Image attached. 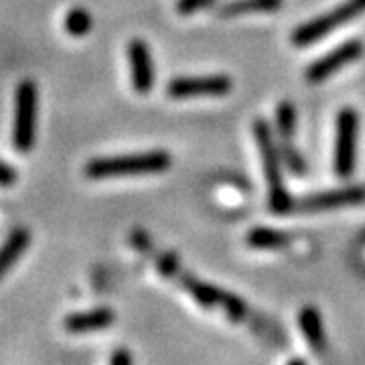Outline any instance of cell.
I'll return each mask as SVG.
<instances>
[{"mask_svg":"<svg viewBox=\"0 0 365 365\" xmlns=\"http://www.w3.org/2000/svg\"><path fill=\"white\" fill-rule=\"evenodd\" d=\"M170 163L173 158L167 150H146V153H134L122 157H98L86 163L83 175L93 181L158 175L169 169Z\"/></svg>","mask_w":365,"mask_h":365,"instance_id":"6da1fadb","label":"cell"},{"mask_svg":"<svg viewBox=\"0 0 365 365\" xmlns=\"http://www.w3.org/2000/svg\"><path fill=\"white\" fill-rule=\"evenodd\" d=\"M254 138L258 144L264 167V177L268 182V207L276 215H282L294 209V199L288 195L284 179H282V157L278 150V143L274 140L272 130L264 118L254 120Z\"/></svg>","mask_w":365,"mask_h":365,"instance_id":"7a4b0ae2","label":"cell"},{"mask_svg":"<svg viewBox=\"0 0 365 365\" xmlns=\"http://www.w3.org/2000/svg\"><path fill=\"white\" fill-rule=\"evenodd\" d=\"M361 14H365V0H345V2L337 4L333 11L319 14V16L297 26L290 35V43L297 47H309L327 35H331L333 31H337L339 26L351 23L353 19H357Z\"/></svg>","mask_w":365,"mask_h":365,"instance_id":"3957f363","label":"cell"},{"mask_svg":"<svg viewBox=\"0 0 365 365\" xmlns=\"http://www.w3.org/2000/svg\"><path fill=\"white\" fill-rule=\"evenodd\" d=\"M37 106L39 91L33 79H23L14 90L13 146L19 153H29L37 136Z\"/></svg>","mask_w":365,"mask_h":365,"instance_id":"277c9868","label":"cell"},{"mask_svg":"<svg viewBox=\"0 0 365 365\" xmlns=\"http://www.w3.org/2000/svg\"><path fill=\"white\" fill-rule=\"evenodd\" d=\"M357 134L359 114L353 108H341L335 118V148H333V170L339 179H349L357 160Z\"/></svg>","mask_w":365,"mask_h":365,"instance_id":"5b68a950","label":"cell"},{"mask_svg":"<svg viewBox=\"0 0 365 365\" xmlns=\"http://www.w3.org/2000/svg\"><path fill=\"white\" fill-rule=\"evenodd\" d=\"M175 278L193 299L197 304H201L203 309H222L223 313L227 314L235 323H244L246 314H248V307L242 299H237L232 292H225L222 288L213 287V284H205L201 280H197L189 274H182L181 270L175 274Z\"/></svg>","mask_w":365,"mask_h":365,"instance_id":"8992f818","label":"cell"},{"mask_svg":"<svg viewBox=\"0 0 365 365\" xmlns=\"http://www.w3.org/2000/svg\"><path fill=\"white\" fill-rule=\"evenodd\" d=\"M365 51V45L361 39H349L345 43L337 45L335 49L325 53L323 57L314 59L311 66L307 67L304 78L309 83H321L329 79L333 73H337L339 69L347 67L353 61H357Z\"/></svg>","mask_w":365,"mask_h":365,"instance_id":"52a82bcc","label":"cell"},{"mask_svg":"<svg viewBox=\"0 0 365 365\" xmlns=\"http://www.w3.org/2000/svg\"><path fill=\"white\" fill-rule=\"evenodd\" d=\"M234 88V81L227 76H199V78H175L167 86V93L173 100H187V98H220L227 96Z\"/></svg>","mask_w":365,"mask_h":365,"instance_id":"ba28073f","label":"cell"},{"mask_svg":"<svg viewBox=\"0 0 365 365\" xmlns=\"http://www.w3.org/2000/svg\"><path fill=\"white\" fill-rule=\"evenodd\" d=\"M361 203H365V185H349V187H341V189H333V191L300 197L294 201V211L317 213V211L355 207Z\"/></svg>","mask_w":365,"mask_h":365,"instance_id":"9c48e42d","label":"cell"},{"mask_svg":"<svg viewBox=\"0 0 365 365\" xmlns=\"http://www.w3.org/2000/svg\"><path fill=\"white\" fill-rule=\"evenodd\" d=\"M126 55L132 71V88L140 96L150 93L155 86V63H153L150 47L146 45V41L132 39L126 47Z\"/></svg>","mask_w":365,"mask_h":365,"instance_id":"30bf717a","label":"cell"},{"mask_svg":"<svg viewBox=\"0 0 365 365\" xmlns=\"http://www.w3.org/2000/svg\"><path fill=\"white\" fill-rule=\"evenodd\" d=\"M114 323V313L108 307H98L83 313H71L66 317L63 325L69 333H90V331H100Z\"/></svg>","mask_w":365,"mask_h":365,"instance_id":"8fae6325","label":"cell"},{"mask_svg":"<svg viewBox=\"0 0 365 365\" xmlns=\"http://www.w3.org/2000/svg\"><path fill=\"white\" fill-rule=\"evenodd\" d=\"M299 327L302 337L313 347L317 353H323L327 349L325 329L321 321V313L314 307H304L299 313Z\"/></svg>","mask_w":365,"mask_h":365,"instance_id":"7c38bea8","label":"cell"},{"mask_svg":"<svg viewBox=\"0 0 365 365\" xmlns=\"http://www.w3.org/2000/svg\"><path fill=\"white\" fill-rule=\"evenodd\" d=\"M284 0H230L217 9L220 16H240V14H260V13H276L282 9Z\"/></svg>","mask_w":365,"mask_h":365,"instance_id":"4fadbf2b","label":"cell"},{"mask_svg":"<svg viewBox=\"0 0 365 365\" xmlns=\"http://www.w3.org/2000/svg\"><path fill=\"white\" fill-rule=\"evenodd\" d=\"M29 242H31V234L25 227H16L9 234L4 246H2V254H0V274H6L16 262L21 260V256L29 248Z\"/></svg>","mask_w":365,"mask_h":365,"instance_id":"5bb4252c","label":"cell"},{"mask_svg":"<svg viewBox=\"0 0 365 365\" xmlns=\"http://www.w3.org/2000/svg\"><path fill=\"white\" fill-rule=\"evenodd\" d=\"M246 244L256 250H280L290 244V235L274 227H254L246 235Z\"/></svg>","mask_w":365,"mask_h":365,"instance_id":"9a60e30c","label":"cell"},{"mask_svg":"<svg viewBox=\"0 0 365 365\" xmlns=\"http://www.w3.org/2000/svg\"><path fill=\"white\" fill-rule=\"evenodd\" d=\"M276 134L278 140H294L297 134V108L290 102H280L276 108Z\"/></svg>","mask_w":365,"mask_h":365,"instance_id":"2e32d148","label":"cell"},{"mask_svg":"<svg viewBox=\"0 0 365 365\" xmlns=\"http://www.w3.org/2000/svg\"><path fill=\"white\" fill-rule=\"evenodd\" d=\"M278 143V150H280V157L282 163L290 175L294 177H302L307 173V163L300 155V150L294 146V140H276Z\"/></svg>","mask_w":365,"mask_h":365,"instance_id":"e0dca14e","label":"cell"},{"mask_svg":"<svg viewBox=\"0 0 365 365\" xmlns=\"http://www.w3.org/2000/svg\"><path fill=\"white\" fill-rule=\"evenodd\" d=\"M66 31L71 37H83L91 31V16L86 9H71L66 16Z\"/></svg>","mask_w":365,"mask_h":365,"instance_id":"ac0fdd59","label":"cell"},{"mask_svg":"<svg viewBox=\"0 0 365 365\" xmlns=\"http://www.w3.org/2000/svg\"><path fill=\"white\" fill-rule=\"evenodd\" d=\"M215 0H177L175 2V11L182 16H189V14H195L199 11H203L205 6L213 4Z\"/></svg>","mask_w":365,"mask_h":365,"instance_id":"d6986e66","label":"cell"},{"mask_svg":"<svg viewBox=\"0 0 365 365\" xmlns=\"http://www.w3.org/2000/svg\"><path fill=\"white\" fill-rule=\"evenodd\" d=\"M179 270L181 268H179V260H177L175 254H165V256L158 258V272L160 274H165L169 278H175V274L179 272Z\"/></svg>","mask_w":365,"mask_h":365,"instance_id":"ffe728a7","label":"cell"},{"mask_svg":"<svg viewBox=\"0 0 365 365\" xmlns=\"http://www.w3.org/2000/svg\"><path fill=\"white\" fill-rule=\"evenodd\" d=\"M14 181H16V170H14L9 163H2V170H0V185L6 189V187H11Z\"/></svg>","mask_w":365,"mask_h":365,"instance_id":"44dd1931","label":"cell"},{"mask_svg":"<svg viewBox=\"0 0 365 365\" xmlns=\"http://www.w3.org/2000/svg\"><path fill=\"white\" fill-rule=\"evenodd\" d=\"M110 361L114 365H130L132 355L128 351H124V349H118V351L110 357Z\"/></svg>","mask_w":365,"mask_h":365,"instance_id":"7402d4cb","label":"cell"}]
</instances>
